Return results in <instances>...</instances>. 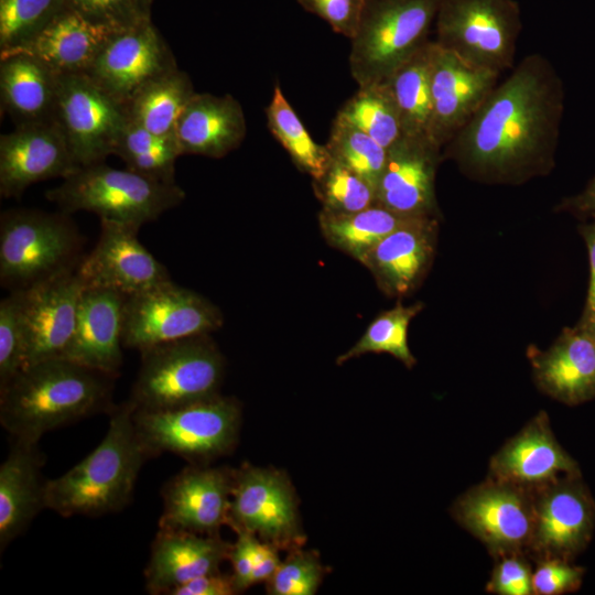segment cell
<instances>
[{"instance_id":"obj_1","label":"cell","mask_w":595,"mask_h":595,"mask_svg":"<svg viewBox=\"0 0 595 595\" xmlns=\"http://www.w3.org/2000/svg\"><path fill=\"white\" fill-rule=\"evenodd\" d=\"M564 109L556 68L540 53L526 55L443 147V159L485 184L544 176L555 165Z\"/></svg>"},{"instance_id":"obj_2","label":"cell","mask_w":595,"mask_h":595,"mask_svg":"<svg viewBox=\"0 0 595 595\" xmlns=\"http://www.w3.org/2000/svg\"><path fill=\"white\" fill-rule=\"evenodd\" d=\"M116 378L65 358L25 366L0 389L1 426L11 439L39 443L55 429L110 413Z\"/></svg>"},{"instance_id":"obj_3","label":"cell","mask_w":595,"mask_h":595,"mask_svg":"<svg viewBox=\"0 0 595 595\" xmlns=\"http://www.w3.org/2000/svg\"><path fill=\"white\" fill-rule=\"evenodd\" d=\"M134 409L129 399L115 405L97 447L62 476L46 480V509L64 518L100 517L130 504L149 458L134 426Z\"/></svg>"},{"instance_id":"obj_4","label":"cell","mask_w":595,"mask_h":595,"mask_svg":"<svg viewBox=\"0 0 595 595\" xmlns=\"http://www.w3.org/2000/svg\"><path fill=\"white\" fill-rule=\"evenodd\" d=\"M61 212L86 210L140 228L158 219L185 198L176 183H163L139 173L118 170L104 162L82 166L46 192Z\"/></svg>"},{"instance_id":"obj_5","label":"cell","mask_w":595,"mask_h":595,"mask_svg":"<svg viewBox=\"0 0 595 595\" xmlns=\"http://www.w3.org/2000/svg\"><path fill=\"white\" fill-rule=\"evenodd\" d=\"M83 238L69 214L12 208L0 217V283L23 290L76 270Z\"/></svg>"},{"instance_id":"obj_6","label":"cell","mask_w":595,"mask_h":595,"mask_svg":"<svg viewBox=\"0 0 595 595\" xmlns=\"http://www.w3.org/2000/svg\"><path fill=\"white\" fill-rule=\"evenodd\" d=\"M140 354L129 398L136 410L174 409L219 394L225 360L209 334L159 344Z\"/></svg>"},{"instance_id":"obj_7","label":"cell","mask_w":595,"mask_h":595,"mask_svg":"<svg viewBox=\"0 0 595 595\" xmlns=\"http://www.w3.org/2000/svg\"><path fill=\"white\" fill-rule=\"evenodd\" d=\"M439 3L440 0H366L348 58L358 86L385 83L430 41Z\"/></svg>"},{"instance_id":"obj_8","label":"cell","mask_w":595,"mask_h":595,"mask_svg":"<svg viewBox=\"0 0 595 595\" xmlns=\"http://www.w3.org/2000/svg\"><path fill=\"white\" fill-rule=\"evenodd\" d=\"M133 422L149 458L171 453L192 465H206L235 448L241 407L235 398L218 394L174 409H134Z\"/></svg>"},{"instance_id":"obj_9","label":"cell","mask_w":595,"mask_h":595,"mask_svg":"<svg viewBox=\"0 0 595 595\" xmlns=\"http://www.w3.org/2000/svg\"><path fill=\"white\" fill-rule=\"evenodd\" d=\"M435 40L467 65L497 74L515 66L522 30L516 0H440Z\"/></svg>"},{"instance_id":"obj_10","label":"cell","mask_w":595,"mask_h":595,"mask_svg":"<svg viewBox=\"0 0 595 595\" xmlns=\"http://www.w3.org/2000/svg\"><path fill=\"white\" fill-rule=\"evenodd\" d=\"M223 313L199 293L172 280L127 296L122 344L139 351L167 342L209 334Z\"/></svg>"},{"instance_id":"obj_11","label":"cell","mask_w":595,"mask_h":595,"mask_svg":"<svg viewBox=\"0 0 595 595\" xmlns=\"http://www.w3.org/2000/svg\"><path fill=\"white\" fill-rule=\"evenodd\" d=\"M228 526L256 534L279 550L303 548L298 500L288 475L272 467L235 468Z\"/></svg>"},{"instance_id":"obj_12","label":"cell","mask_w":595,"mask_h":595,"mask_svg":"<svg viewBox=\"0 0 595 595\" xmlns=\"http://www.w3.org/2000/svg\"><path fill=\"white\" fill-rule=\"evenodd\" d=\"M54 119L80 167L113 154L128 122L125 107L85 73L60 74Z\"/></svg>"},{"instance_id":"obj_13","label":"cell","mask_w":595,"mask_h":595,"mask_svg":"<svg viewBox=\"0 0 595 595\" xmlns=\"http://www.w3.org/2000/svg\"><path fill=\"white\" fill-rule=\"evenodd\" d=\"M455 521L498 559L528 554L533 531V491L490 477L457 498Z\"/></svg>"},{"instance_id":"obj_14","label":"cell","mask_w":595,"mask_h":595,"mask_svg":"<svg viewBox=\"0 0 595 595\" xmlns=\"http://www.w3.org/2000/svg\"><path fill=\"white\" fill-rule=\"evenodd\" d=\"M595 501L582 475L533 491V531L528 554L573 561L592 540Z\"/></svg>"},{"instance_id":"obj_15","label":"cell","mask_w":595,"mask_h":595,"mask_svg":"<svg viewBox=\"0 0 595 595\" xmlns=\"http://www.w3.org/2000/svg\"><path fill=\"white\" fill-rule=\"evenodd\" d=\"M139 229L100 219L96 246L76 270L84 288L108 289L130 296L171 280L167 269L138 239Z\"/></svg>"},{"instance_id":"obj_16","label":"cell","mask_w":595,"mask_h":595,"mask_svg":"<svg viewBox=\"0 0 595 595\" xmlns=\"http://www.w3.org/2000/svg\"><path fill=\"white\" fill-rule=\"evenodd\" d=\"M176 67L170 46L149 19L115 34L86 74L125 107L143 85Z\"/></svg>"},{"instance_id":"obj_17","label":"cell","mask_w":595,"mask_h":595,"mask_svg":"<svg viewBox=\"0 0 595 595\" xmlns=\"http://www.w3.org/2000/svg\"><path fill=\"white\" fill-rule=\"evenodd\" d=\"M235 468L190 465L162 487L159 529L216 536L229 521Z\"/></svg>"},{"instance_id":"obj_18","label":"cell","mask_w":595,"mask_h":595,"mask_svg":"<svg viewBox=\"0 0 595 595\" xmlns=\"http://www.w3.org/2000/svg\"><path fill=\"white\" fill-rule=\"evenodd\" d=\"M443 160L431 138L402 136L388 149L376 203L401 216L440 218L435 176Z\"/></svg>"},{"instance_id":"obj_19","label":"cell","mask_w":595,"mask_h":595,"mask_svg":"<svg viewBox=\"0 0 595 595\" xmlns=\"http://www.w3.org/2000/svg\"><path fill=\"white\" fill-rule=\"evenodd\" d=\"M76 270L15 290L20 292L26 328L24 367L63 358L76 328L84 291Z\"/></svg>"},{"instance_id":"obj_20","label":"cell","mask_w":595,"mask_h":595,"mask_svg":"<svg viewBox=\"0 0 595 595\" xmlns=\"http://www.w3.org/2000/svg\"><path fill=\"white\" fill-rule=\"evenodd\" d=\"M79 167L55 119L18 126L0 137L2 197H19L34 183L64 178Z\"/></svg>"},{"instance_id":"obj_21","label":"cell","mask_w":595,"mask_h":595,"mask_svg":"<svg viewBox=\"0 0 595 595\" xmlns=\"http://www.w3.org/2000/svg\"><path fill=\"white\" fill-rule=\"evenodd\" d=\"M499 77L500 74L467 65L434 42L429 128L431 140L443 149L480 107L498 84Z\"/></svg>"},{"instance_id":"obj_22","label":"cell","mask_w":595,"mask_h":595,"mask_svg":"<svg viewBox=\"0 0 595 595\" xmlns=\"http://www.w3.org/2000/svg\"><path fill=\"white\" fill-rule=\"evenodd\" d=\"M580 475L577 463L556 441L544 411L508 440L489 464L490 478L531 491Z\"/></svg>"},{"instance_id":"obj_23","label":"cell","mask_w":595,"mask_h":595,"mask_svg":"<svg viewBox=\"0 0 595 595\" xmlns=\"http://www.w3.org/2000/svg\"><path fill=\"white\" fill-rule=\"evenodd\" d=\"M439 220L408 217L365 256L360 263L385 294L403 298L419 288L435 256Z\"/></svg>"},{"instance_id":"obj_24","label":"cell","mask_w":595,"mask_h":595,"mask_svg":"<svg viewBox=\"0 0 595 595\" xmlns=\"http://www.w3.org/2000/svg\"><path fill=\"white\" fill-rule=\"evenodd\" d=\"M528 356L537 387L566 405L595 398V337L580 323L562 331L541 350L530 347Z\"/></svg>"},{"instance_id":"obj_25","label":"cell","mask_w":595,"mask_h":595,"mask_svg":"<svg viewBox=\"0 0 595 595\" xmlns=\"http://www.w3.org/2000/svg\"><path fill=\"white\" fill-rule=\"evenodd\" d=\"M126 299L113 290L84 288L76 328L63 358L118 377Z\"/></svg>"},{"instance_id":"obj_26","label":"cell","mask_w":595,"mask_h":595,"mask_svg":"<svg viewBox=\"0 0 595 595\" xmlns=\"http://www.w3.org/2000/svg\"><path fill=\"white\" fill-rule=\"evenodd\" d=\"M230 548L219 534L159 529L144 570L147 592L170 595L196 577L219 572Z\"/></svg>"},{"instance_id":"obj_27","label":"cell","mask_w":595,"mask_h":595,"mask_svg":"<svg viewBox=\"0 0 595 595\" xmlns=\"http://www.w3.org/2000/svg\"><path fill=\"white\" fill-rule=\"evenodd\" d=\"M45 456L39 443L11 439L0 465V552L24 533L45 508Z\"/></svg>"},{"instance_id":"obj_28","label":"cell","mask_w":595,"mask_h":595,"mask_svg":"<svg viewBox=\"0 0 595 595\" xmlns=\"http://www.w3.org/2000/svg\"><path fill=\"white\" fill-rule=\"evenodd\" d=\"M117 33L90 22L66 4L36 36L22 46L1 52L0 57L28 54L58 74H86Z\"/></svg>"},{"instance_id":"obj_29","label":"cell","mask_w":595,"mask_h":595,"mask_svg":"<svg viewBox=\"0 0 595 595\" xmlns=\"http://www.w3.org/2000/svg\"><path fill=\"white\" fill-rule=\"evenodd\" d=\"M247 132L241 105L231 95L196 93L182 111L175 136L184 154L219 159L237 149Z\"/></svg>"},{"instance_id":"obj_30","label":"cell","mask_w":595,"mask_h":595,"mask_svg":"<svg viewBox=\"0 0 595 595\" xmlns=\"http://www.w3.org/2000/svg\"><path fill=\"white\" fill-rule=\"evenodd\" d=\"M60 74L28 54L0 57L1 108L15 127L54 119Z\"/></svg>"},{"instance_id":"obj_31","label":"cell","mask_w":595,"mask_h":595,"mask_svg":"<svg viewBox=\"0 0 595 595\" xmlns=\"http://www.w3.org/2000/svg\"><path fill=\"white\" fill-rule=\"evenodd\" d=\"M196 94L187 73L171 69L143 85L127 102V118L155 134H175L182 111Z\"/></svg>"},{"instance_id":"obj_32","label":"cell","mask_w":595,"mask_h":595,"mask_svg":"<svg viewBox=\"0 0 595 595\" xmlns=\"http://www.w3.org/2000/svg\"><path fill=\"white\" fill-rule=\"evenodd\" d=\"M433 47L430 40L385 82L394 98L405 137L430 138Z\"/></svg>"},{"instance_id":"obj_33","label":"cell","mask_w":595,"mask_h":595,"mask_svg":"<svg viewBox=\"0 0 595 595\" xmlns=\"http://www.w3.org/2000/svg\"><path fill=\"white\" fill-rule=\"evenodd\" d=\"M407 216L378 204L354 213L322 209L318 223L325 240L334 248L361 262L365 256Z\"/></svg>"},{"instance_id":"obj_34","label":"cell","mask_w":595,"mask_h":595,"mask_svg":"<svg viewBox=\"0 0 595 595\" xmlns=\"http://www.w3.org/2000/svg\"><path fill=\"white\" fill-rule=\"evenodd\" d=\"M268 128L288 152L299 170L313 180L318 178L332 158L326 145L318 144L282 93L275 85L271 100L266 108Z\"/></svg>"},{"instance_id":"obj_35","label":"cell","mask_w":595,"mask_h":595,"mask_svg":"<svg viewBox=\"0 0 595 595\" xmlns=\"http://www.w3.org/2000/svg\"><path fill=\"white\" fill-rule=\"evenodd\" d=\"M113 155L126 169L163 183H175V161L182 155L175 134H155L128 120Z\"/></svg>"},{"instance_id":"obj_36","label":"cell","mask_w":595,"mask_h":595,"mask_svg":"<svg viewBox=\"0 0 595 595\" xmlns=\"http://www.w3.org/2000/svg\"><path fill=\"white\" fill-rule=\"evenodd\" d=\"M424 307L422 302L411 305L398 303L383 311L368 325L361 337L336 359L343 365L365 354H389L411 369L416 359L408 345V328L413 317Z\"/></svg>"},{"instance_id":"obj_37","label":"cell","mask_w":595,"mask_h":595,"mask_svg":"<svg viewBox=\"0 0 595 595\" xmlns=\"http://www.w3.org/2000/svg\"><path fill=\"white\" fill-rule=\"evenodd\" d=\"M337 113L387 150L402 137L399 111L386 83L358 86Z\"/></svg>"},{"instance_id":"obj_38","label":"cell","mask_w":595,"mask_h":595,"mask_svg":"<svg viewBox=\"0 0 595 595\" xmlns=\"http://www.w3.org/2000/svg\"><path fill=\"white\" fill-rule=\"evenodd\" d=\"M326 148L331 158L368 181L375 188L383 171L388 150L345 120L335 117Z\"/></svg>"},{"instance_id":"obj_39","label":"cell","mask_w":595,"mask_h":595,"mask_svg":"<svg viewBox=\"0 0 595 595\" xmlns=\"http://www.w3.org/2000/svg\"><path fill=\"white\" fill-rule=\"evenodd\" d=\"M322 209L332 213H354L376 203V188L353 170L332 159L325 172L313 180Z\"/></svg>"},{"instance_id":"obj_40","label":"cell","mask_w":595,"mask_h":595,"mask_svg":"<svg viewBox=\"0 0 595 595\" xmlns=\"http://www.w3.org/2000/svg\"><path fill=\"white\" fill-rule=\"evenodd\" d=\"M65 7V0H0V53L31 41Z\"/></svg>"},{"instance_id":"obj_41","label":"cell","mask_w":595,"mask_h":595,"mask_svg":"<svg viewBox=\"0 0 595 595\" xmlns=\"http://www.w3.org/2000/svg\"><path fill=\"white\" fill-rule=\"evenodd\" d=\"M326 573L316 551L302 548L289 551V555L266 582L267 594L314 595Z\"/></svg>"},{"instance_id":"obj_42","label":"cell","mask_w":595,"mask_h":595,"mask_svg":"<svg viewBox=\"0 0 595 595\" xmlns=\"http://www.w3.org/2000/svg\"><path fill=\"white\" fill-rule=\"evenodd\" d=\"M26 328L19 291L0 302V389L25 365Z\"/></svg>"},{"instance_id":"obj_43","label":"cell","mask_w":595,"mask_h":595,"mask_svg":"<svg viewBox=\"0 0 595 595\" xmlns=\"http://www.w3.org/2000/svg\"><path fill=\"white\" fill-rule=\"evenodd\" d=\"M90 22L120 32L151 19L148 0H65Z\"/></svg>"},{"instance_id":"obj_44","label":"cell","mask_w":595,"mask_h":595,"mask_svg":"<svg viewBox=\"0 0 595 595\" xmlns=\"http://www.w3.org/2000/svg\"><path fill=\"white\" fill-rule=\"evenodd\" d=\"M538 562L532 572L534 595H562L576 592L582 586L585 570L572 561L551 558Z\"/></svg>"},{"instance_id":"obj_45","label":"cell","mask_w":595,"mask_h":595,"mask_svg":"<svg viewBox=\"0 0 595 595\" xmlns=\"http://www.w3.org/2000/svg\"><path fill=\"white\" fill-rule=\"evenodd\" d=\"M307 12L317 15L338 34L351 40L366 0H296Z\"/></svg>"},{"instance_id":"obj_46","label":"cell","mask_w":595,"mask_h":595,"mask_svg":"<svg viewBox=\"0 0 595 595\" xmlns=\"http://www.w3.org/2000/svg\"><path fill=\"white\" fill-rule=\"evenodd\" d=\"M487 592L497 595H532V570L523 554L497 559Z\"/></svg>"},{"instance_id":"obj_47","label":"cell","mask_w":595,"mask_h":595,"mask_svg":"<svg viewBox=\"0 0 595 595\" xmlns=\"http://www.w3.org/2000/svg\"><path fill=\"white\" fill-rule=\"evenodd\" d=\"M237 540L231 544L228 560L232 567V577L239 593L250 587V577L253 567L275 548L261 541L256 534L247 531H237Z\"/></svg>"},{"instance_id":"obj_48","label":"cell","mask_w":595,"mask_h":595,"mask_svg":"<svg viewBox=\"0 0 595 595\" xmlns=\"http://www.w3.org/2000/svg\"><path fill=\"white\" fill-rule=\"evenodd\" d=\"M232 574L220 571L196 577L176 588L170 595H235L238 594Z\"/></svg>"},{"instance_id":"obj_49","label":"cell","mask_w":595,"mask_h":595,"mask_svg":"<svg viewBox=\"0 0 595 595\" xmlns=\"http://www.w3.org/2000/svg\"><path fill=\"white\" fill-rule=\"evenodd\" d=\"M555 209L580 219H595V176L582 192L562 199Z\"/></svg>"},{"instance_id":"obj_50","label":"cell","mask_w":595,"mask_h":595,"mask_svg":"<svg viewBox=\"0 0 595 595\" xmlns=\"http://www.w3.org/2000/svg\"><path fill=\"white\" fill-rule=\"evenodd\" d=\"M589 260V282L583 314L595 312V219L578 226Z\"/></svg>"},{"instance_id":"obj_51","label":"cell","mask_w":595,"mask_h":595,"mask_svg":"<svg viewBox=\"0 0 595 595\" xmlns=\"http://www.w3.org/2000/svg\"><path fill=\"white\" fill-rule=\"evenodd\" d=\"M278 551L279 549L272 548L270 552L253 567L250 577V587L259 583H266L273 575L281 562Z\"/></svg>"},{"instance_id":"obj_52","label":"cell","mask_w":595,"mask_h":595,"mask_svg":"<svg viewBox=\"0 0 595 595\" xmlns=\"http://www.w3.org/2000/svg\"><path fill=\"white\" fill-rule=\"evenodd\" d=\"M595 337V312L583 314L578 322Z\"/></svg>"},{"instance_id":"obj_53","label":"cell","mask_w":595,"mask_h":595,"mask_svg":"<svg viewBox=\"0 0 595 595\" xmlns=\"http://www.w3.org/2000/svg\"><path fill=\"white\" fill-rule=\"evenodd\" d=\"M148 1L153 2V0H148Z\"/></svg>"}]
</instances>
